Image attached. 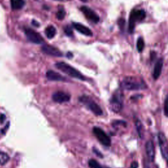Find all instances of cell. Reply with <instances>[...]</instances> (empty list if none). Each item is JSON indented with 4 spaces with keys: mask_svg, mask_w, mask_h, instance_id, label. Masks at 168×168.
<instances>
[{
    "mask_svg": "<svg viewBox=\"0 0 168 168\" xmlns=\"http://www.w3.org/2000/svg\"><path fill=\"white\" fill-rule=\"evenodd\" d=\"M164 114L168 117V96L166 97L164 102Z\"/></svg>",
    "mask_w": 168,
    "mask_h": 168,
    "instance_id": "cell-24",
    "label": "cell"
},
{
    "mask_svg": "<svg viewBox=\"0 0 168 168\" xmlns=\"http://www.w3.org/2000/svg\"><path fill=\"white\" fill-rule=\"evenodd\" d=\"M88 164H89V168H103L98 162H97L95 160H93V159H91L89 160Z\"/></svg>",
    "mask_w": 168,
    "mask_h": 168,
    "instance_id": "cell-21",
    "label": "cell"
},
{
    "mask_svg": "<svg viewBox=\"0 0 168 168\" xmlns=\"http://www.w3.org/2000/svg\"><path fill=\"white\" fill-rule=\"evenodd\" d=\"M55 66L58 70H60L61 71L64 72V74H67L68 76L72 78L83 80V81L86 79L85 76L82 74V73H80L78 70H76L74 67H72V66H70L67 63H65L64 62H57L55 64Z\"/></svg>",
    "mask_w": 168,
    "mask_h": 168,
    "instance_id": "cell-2",
    "label": "cell"
},
{
    "mask_svg": "<svg viewBox=\"0 0 168 168\" xmlns=\"http://www.w3.org/2000/svg\"><path fill=\"white\" fill-rule=\"evenodd\" d=\"M46 77L51 81H64L65 78L58 72L53 70H48L46 73Z\"/></svg>",
    "mask_w": 168,
    "mask_h": 168,
    "instance_id": "cell-14",
    "label": "cell"
},
{
    "mask_svg": "<svg viewBox=\"0 0 168 168\" xmlns=\"http://www.w3.org/2000/svg\"><path fill=\"white\" fill-rule=\"evenodd\" d=\"M64 32L65 34H67L68 36H71L73 35V31H72V27L69 25L67 26L64 28Z\"/></svg>",
    "mask_w": 168,
    "mask_h": 168,
    "instance_id": "cell-23",
    "label": "cell"
},
{
    "mask_svg": "<svg viewBox=\"0 0 168 168\" xmlns=\"http://www.w3.org/2000/svg\"><path fill=\"white\" fill-rule=\"evenodd\" d=\"M146 152H147V157L150 162H153L155 158V149L154 143L152 141H149L146 143Z\"/></svg>",
    "mask_w": 168,
    "mask_h": 168,
    "instance_id": "cell-12",
    "label": "cell"
},
{
    "mask_svg": "<svg viewBox=\"0 0 168 168\" xmlns=\"http://www.w3.org/2000/svg\"><path fill=\"white\" fill-rule=\"evenodd\" d=\"M135 126H136V127H137V132L138 133V135H139L140 137H143V125L142 123H141L140 120H138V119H137L136 122H135Z\"/></svg>",
    "mask_w": 168,
    "mask_h": 168,
    "instance_id": "cell-19",
    "label": "cell"
},
{
    "mask_svg": "<svg viewBox=\"0 0 168 168\" xmlns=\"http://www.w3.org/2000/svg\"><path fill=\"white\" fill-rule=\"evenodd\" d=\"M5 120V116L4 114L0 115V122L3 123Z\"/></svg>",
    "mask_w": 168,
    "mask_h": 168,
    "instance_id": "cell-27",
    "label": "cell"
},
{
    "mask_svg": "<svg viewBox=\"0 0 168 168\" xmlns=\"http://www.w3.org/2000/svg\"><path fill=\"white\" fill-rule=\"evenodd\" d=\"M122 88L126 90H141L147 87L142 79L136 77H126L121 83Z\"/></svg>",
    "mask_w": 168,
    "mask_h": 168,
    "instance_id": "cell-1",
    "label": "cell"
},
{
    "mask_svg": "<svg viewBox=\"0 0 168 168\" xmlns=\"http://www.w3.org/2000/svg\"><path fill=\"white\" fill-rule=\"evenodd\" d=\"M158 138L159 147L160 149V151H161L162 155L164 158L167 159L168 158V142L166 137L163 133L160 132L158 135Z\"/></svg>",
    "mask_w": 168,
    "mask_h": 168,
    "instance_id": "cell-8",
    "label": "cell"
},
{
    "mask_svg": "<svg viewBox=\"0 0 168 168\" xmlns=\"http://www.w3.org/2000/svg\"><path fill=\"white\" fill-rule=\"evenodd\" d=\"M41 51L43 53L50 56L57 57H60L62 56V53L61 51L57 47H55L49 45L43 46L41 47Z\"/></svg>",
    "mask_w": 168,
    "mask_h": 168,
    "instance_id": "cell-10",
    "label": "cell"
},
{
    "mask_svg": "<svg viewBox=\"0 0 168 168\" xmlns=\"http://www.w3.org/2000/svg\"><path fill=\"white\" fill-rule=\"evenodd\" d=\"M32 24L34 25L36 27H38L40 26V24L38 23V22H36L35 20H33L32 21Z\"/></svg>",
    "mask_w": 168,
    "mask_h": 168,
    "instance_id": "cell-28",
    "label": "cell"
},
{
    "mask_svg": "<svg viewBox=\"0 0 168 168\" xmlns=\"http://www.w3.org/2000/svg\"><path fill=\"white\" fill-rule=\"evenodd\" d=\"M52 99L55 103H64L68 102L70 100V95L68 93L63 91H57L53 93Z\"/></svg>",
    "mask_w": 168,
    "mask_h": 168,
    "instance_id": "cell-11",
    "label": "cell"
},
{
    "mask_svg": "<svg viewBox=\"0 0 168 168\" xmlns=\"http://www.w3.org/2000/svg\"><path fill=\"white\" fill-rule=\"evenodd\" d=\"M123 93L121 90L118 89L113 94L110 101V106L111 110L116 113L120 112L123 107Z\"/></svg>",
    "mask_w": 168,
    "mask_h": 168,
    "instance_id": "cell-4",
    "label": "cell"
},
{
    "mask_svg": "<svg viewBox=\"0 0 168 168\" xmlns=\"http://www.w3.org/2000/svg\"><path fill=\"white\" fill-rule=\"evenodd\" d=\"M146 17V13L144 10H133L131 13L129 22V31L130 33H132L136 22L142 21Z\"/></svg>",
    "mask_w": 168,
    "mask_h": 168,
    "instance_id": "cell-5",
    "label": "cell"
},
{
    "mask_svg": "<svg viewBox=\"0 0 168 168\" xmlns=\"http://www.w3.org/2000/svg\"><path fill=\"white\" fill-rule=\"evenodd\" d=\"M163 60L162 58H160L159 59L156 65L154 67V72H153V77L155 79H157L161 75V73H162V67H163Z\"/></svg>",
    "mask_w": 168,
    "mask_h": 168,
    "instance_id": "cell-15",
    "label": "cell"
},
{
    "mask_svg": "<svg viewBox=\"0 0 168 168\" xmlns=\"http://www.w3.org/2000/svg\"><path fill=\"white\" fill-rule=\"evenodd\" d=\"M25 5L24 0H11V8L13 10L21 9Z\"/></svg>",
    "mask_w": 168,
    "mask_h": 168,
    "instance_id": "cell-16",
    "label": "cell"
},
{
    "mask_svg": "<svg viewBox=\"0 0 168 168\" xmlns=\"http://www.w3.org/2000/svg\"><path fill=\"white\" fill-rule=\"evenodd\" d=\"M93 132L95 136L98 139V141L105 147H110L111 145V140L109 136L105 132V131L99 128L95 127L93 129Z\"/></svg>",
    "mask_w": 168,
    "mask_h": 168,
    "instance_id": "cell-6",
    "label": "cell"
},
{
    "mask_svg": "<svg viewBox=\"0 0 168 168\" xmlns=\"http://www.w3.org/2000/svg\"><path fill=\"white\" fill-rule=\"evenodd\" d=\"M156 168H157V167H156Z\"/></svg>",
    "mask_w": 168,
    "mask_h": 168,
    "instance_id": "cell-33",
    "label": "cell"
},
{
    "mask_svg": "<svg viewBox=\"0 0 168 168\" xmlns=\"http://www.w3.org/2000/svg\"><path fill=\"white\" fill-rule=\"evenodd\" d=\"M167 165H168V160H167Z\"/></svg>",
    "mask_w": 168,
    "mask_h": 168,
    "instance_id": "cell-32",
    "label": "cell"
},
{
    "mask_svg": "<svg viewBox=\"0 0 168 168\" xmlns=\"http://www.w3.org/2000/svg\"><path fill=\"white\" fill-rule=\"evenodd\" d=\"M65 14H66V12L64 9L63 8H61L57 13V18L60 20H63L64 19Z\"/></svg>",
    "mask_w": 168,
    "mask_h": 168,
    "instance_id": "cell-22",
    "label": "cell"
},
{
    "mask_svg": "<svg viewBox=\"0 0 168 168\" xmlns=\"http://www.w3.org/2000/svg\"><path fill=\"white\" fill-rule=\"evenodd\" d=\"M72 26L74 27L76 30H78L79 33H81L87 36H92L93 32L87 26L78 23H73Z\"/></svg>",
    "mask_w": 168,
    "mask_h": 168,
    "instance_id": "cell-13",
    "label": "cell"
},
{
    "mask_svg": "<svg viewBox=\"0 0 168 168\" xmlns=\"http://www.w3.org/2000/svg\"><path fill=\"white\" fill-rule=\"evenodd\" d=\"M46 35L48 39H52L56 34V29L53 26H49L46 29Z\"/></svg>",
    "mask_w": 168,
    "mask_h": 168,
    "instance_id": "cell-17",
    "label": "cell"
},
{
    "mask_svg": "<svg viewBox=\"0 0 168 168\" xmlns=\"http://www.w3.org/2000/svg\"><path fill=\"white\" fill-rule=\"evenodd\" d=\"M130 168H138V164L137 162L134 161L131 164Z\"/></svg>",
    "mask_w": 168,
    "mask_h": 168,
    "instance_id": "cell-25",
    "label": "cell"
},
{
    "mask_svg": "<svg viewBox=\"0 0 168 168\" xmlns=\"http://www.w3.org/2000/svg\"><path fill=\"white\" fill-rule=\"evenodd\" d=\"M94 152H95V153H96V154H97V155H98V156H99V157H101V158H102V157H103V156H102V154H100V153H99V152L98 151H97L96 150H94Z\"/></svg>",
    "mask_w": 168,
    "mask_h": 168,
    "instance_id": "cell-29",
    "label": "cell"
},
{
    "mask_svg": "<svg viewBox=\"0 0 168 168\" xmlns=\"http://www.w3.org/2000/svg\"><path fill=\"white\" fill-rule=\"evenodd\" d=\"M81 1H82V2H85L87 1V0H81Z\"/></svg>",
    "mask_w": 168,
    "mask_h": 168,
    "instance_id": "cell-31",
    "label": "cell"
},
{
    "mask_svg": "<svg viewBox=\"0 0 168 168\" xmlns=\"http://www.w3.org/2000/svg\"><path fill=\"white\" fill-rule=\"evenodd\" d=\"M24 33L26 35L28 40L31 41L32 43H35V44H41L44 40L42 38L41 34L35 32V30H32L31 28H25L24 29Z\"/></svg>",
    "mask_w": 168,
    "mask_h": 168,
    "instance_id": "cell-7",
    "label": "cell"
},
{
    "mask_svg": "<svg viewBox=\"0 0 168 168\" xmlns=\"http://www.w3.org/2000/svg\"><path fill=\"white\" fill-rule=\"evenodd\" d=\"M80 10L82 11V12L84 13V14L87 19L93 22L94 23H99V17L93 10L86 6H82L81 8H80Z\"/></svg>",
    "mask_w": 168,
    "mask_h": 168,
    "instance_id": "cell-9",
    "label": "cell"
},
{
    "mask_svg": "<svg viewBox=\"0 0 168 168\" xmlns=\"http://www.w3.org/2000/svg\"><path fill=\"white\" fill-rule=\"evenodd\" d=\"M9 160V156L7 154L6 152H0V165H4Z\"/></svg>",
    "mask_w": 168,
    "mask_h": 168,
    "instance_id": "cell-18",
    "label": "cell"
},
{
    "mask_svg": "<svg viewBox=\"0 0 168 168\" xmlns=\"http://www.w3.org/2000/svg\"><path fill=\"white\" fill-rule=\"evenodd\" d=\"M67 57H68V58H70L72 57V54L70 52H68V53L67 54Z\"/></svg>",
    "mask_w": 168,
    "mask_h": 168,
    "instance_id": "cell-30",
    "label": "cell"
},
{
    "mask_svg": "<svg viewBox=\"0 0 168 168\" xmlns=\"http://www.w3.org/2000/svg\"><path fill=\"white\" fill-rule=\"evenodd\" d=\"M118 23H119V25L120 27L123 28V24H125V20H124V19H120L119 21H118Z\"/></svg>",
    "mask_w": 168,
    "mask_h": 168,
    "instance_id": "cell-26",
    "label": "cell"
},
{
    "mask_svg": "<svg viewBox=\"0 0 168 168\" xmlns=\"http://www.w3.org/2000/svg\"><path fill=\"white\" fill-rule=\"evenodd\" d=\"M79 101L96 116H101L103 114L101 108L90 97L83 95L79 97Z\"/></svg>",
    "mask_w": 168,
    "mask_h": 168,
    "instance_id": "cell-3",
    "label": "cell"
},
{
    "mask_svg": "<svg viewBox=\"0 0 168 168\" xmlns=\"http://www.w3.org/2000/svg\"><path fill=\"white\" fill-rule=\"evenodd\" d=\"M144 40L142 38H139L137 40V47L138 51L141 52L144 49Z\"/></svg>",
    "mask_w": 168,
    "mask_h": 168,
    "instance_id": "cell-20",
    "label": "cell"
}]
</instances>
